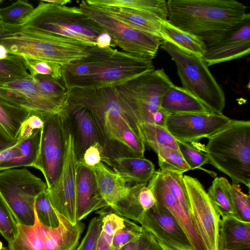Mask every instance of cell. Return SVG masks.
Wrapping results in <instances>:
<instances>
[{
  "label": "cell",
  "instance_id": "1",
  "mask_svg": "<svg viewBox=\"0 0 250 250\" xmlns=\"http://www.w3.org/2000/svg\"><path fill=\"white\" fill-rule=\"evenodd\" d=\"M154 69L152 60L92 45L87 57L62 66L61 81L67 90L95 89L114 86Z\"/></svg>",
  "mask_w": 250,
  "mask_h": 250
},
{
  "label": "cell",
  "instance_id": "2",
  "mask_svg": "<svg viewBox=\"0 0 250 250\" xmlns=\"http://www.w3.org/2000/svg\"><path fill=\"white\" fill-rule=\"evenodd\" d=\"M167 21L202 39L206 45L217 42L250 16L234 0H168Z\"/></svg>",
  "mask_w": 250,
  "mask_h": 250
},
{
  "label": "cell",
  "instance_id": "3",
  "mask_svg": "<svg viewBox=\"0 0 250 250\" xmlns=\"http://www.w3.org/2000/svg\"><path fill=\"white\" fill-rule=\"evenodd\" d=\"M0 44L9 54L64 66L88 56V43L0 20Z\"/></svg>",
  "mask_w": 250,
  "mask_h": 250
},
{
  "label": "cell",
  "instance_id": "4",
  "mask_svg": "<svg viewBox=\"0 0 250 250\" xmlns=\"http://www.w3.org/2000/svg\"><path fill=\"white\" fill-rule=\"evenodd\" d=\"M67 102L81 105L91 112L107 142L106 148L124 147L122 135L126 129L132 130L140 138L138 123L113 86L68 89Z\"/></svg>",
  "mask_w": 250,
  "mask_h": 250
},
{
  "label": "cell",
  "instance_id": "5",
  "mask_svg": "<svg viewBox=\"0 0 250 250\" xmlns=\"http://www.w3.org/2000/svg\"><path fill=\"white\" fill-rule=\"evenodd\" d=\"M205 148L208 163L230 178L250 186V121L232 120L209 138Z\"/></svg>",
  "mask_w": 250,
  "mask_h": 250
},
{
  "label": "cell",
  "instance_id": "6",
  "mask_svg": "<svg viewBox=\"0 0 250 250\" xmlns=\"http://www.w3.org/2000/svg\"><path fill=\"white\" fill-rule=\"evenodd\" d=\"M21 25L41 32L62 36L96 45L104 31L85 16L79 7L60 6L44 0L21 20Z\"/></svg>",
  "mask_w": 250,
  "mask_h": 250
},
{
  "label": "cell",
  "instance_id": "7",
  "mask_svg": "<svg viewBox=\"0 0 250 250\" xmlns=\"http://www.w3.org/2000/svg\"><path fill=\"white\" fill-rule=\"evenodd\" d=\"M174 62L183 88L202 103L212 113L222 114L225 106L224 91L202 57L161 41L160 46Z\"/></svg>",
  "mask_w": 250,
  "mask_h": 250
},
{
  "label": "cell",
  "instance_id": "8",
  "mask_svg": "<svg viewBox=\"0 0 250 250\" xmlns=\"http://www.w3.org/2000/svg\"><path fill=\"white\" fill-rule=\"evenodd\" d=\"M173 84L164 69H154L114 86L138 124H152L162 98Z\"/></svg>",
  "mask_w": 250,
  "mask_h": 250
},
{
  "label": "cell",
  "instance_id": "9",
  "mask_svg": "<svg viewBox=\"0 0 250 250\" xmlns=\"http://www.w3.org/2000/svg\"><path fill=\"white\" fill-rule=\"evenodd\" d=\"M79 8L112 39V46L139 57L152 60L156 57L162 40L138 30L109 14L104 9L82 0Z\"/></svg>",
  "mask_w": 250,
  "mask_h": 250
},
{
  "label": "cell",
  "instance_id": "10",
  "mask_svg": "<svg viewBox=\"0 0 250 250\" xmlns=\"http://www.w3.org/2000/svg\"><path fill=\"white\" fill-rule=\"evenodd\" d=\"M35 210V209H34ZM58 213L60 225L51 228L42 223L35 211L33 226L18 224L15 239L8 243L10 250H76L85 225L81 221L73 224Z\"/></svg>",
  "mask_w": 250,
  "mask_h": 250
},
{
  "label": "cell",
  "instance_id": "11",
  "mask_svg": "<svg viewBox=\"0 0 250 250\" xmlns=\"http://www.w3.org/2000/svg\"><path fill=\"white\" fill-rule=\"evenodd\" d=\"M46 188V183L26 168L0 173V195L19 224L34 225L36 199Z\"/></svg>",
  "mask_w": 250,
  "mask_h": 250
},
{
  "label": "cell",
  "instance_id": "12",
  "mask_svg": "<svg viewBox=\"0 0 250 250\" xmlns=\"http://www.w3.org/2000/svg\"><path fill=\"white\" fill-rule=\"evenodd\" d=\"M64 106L42 118L39 152L32 167L42 172L47 188L59 179L63 167L69 133Z\"/></svg>",
  "mask_w": 250,
  "mask_h": 250
},
{
  "label": "cell",
  "instance_id": "13",
  "mask_svg": "<svg viewBox=\"0 0 250 250\" xmlns=\"http://www.w3.org/2000/svg\"><path fill=\"white\" fill-rule=\"evenodd\" d=\"M184 181L189 200V212L196 231L208 250H218L221 217L197 178L186 175Z\"/></svg>",
  "mask_w": 250,
  "mask_h": 250
},
{
  "label": "cell",
  "instance_id": "14",
  "mask_svg": "<svg viewBox=\"0 0 250 250\" xmlns=\"http://www.w3.org/2000/svg\"><path fill=\"white\" fill-rule=\"evenodd\" d=\"M78 162L73 137L69 130L62 172L57 181L46 188V191L55 210L73 224L77 222L76 188Z\"/></svg>",
  "mask_w": 250,
  "mask_h": 250
},
{
  "label": "cell",
  "instance_id": "15",
  "mask_svg": "<svg viewBox=\"0 0 250 250\" xmlns=\"http://www.w3.org/2000/svg\"><path fill=\"white\" fill-rule=\"evenodd\" d=\"M231 120L223 114L213 113L170 114L167 117L166 127L176 140L193 143L208 139Z\"/></svg>",
  "mask_w": 250,
  "mask_h": 250
},
{
  "label": "cell",
  "instance_id": "16",
  "mask_svg": "<svg viewBox=\"0 0 250 250\" xmlns=\"http://www.w3.org/2000/svg\"><path fill=\"white\" fill-rule=\"evenodd\" d=\"M0 98L43 118L57 112L62 105L42 95L33 79L0 83Z\"/></svg>",
  "mask_w": 250,
  "mask_h": 250
},
{
  "label": "cell",
  "instance_id": "17",
  "mask_svg": "<svg viewBox=\"0 0 250 250\" xmlns=\"http://www.w3.org/2000/svg\"><path fill=\"white\" fill-rule=\"evenodd\" d=\"M64 110L78 161L81 159L85 150L96 143L102 145L105 152L107 142L91 112L81 105L67 101Z\"/></svg>",
  "mask_w": 250,
  "mask_h": 250
},
{
  "label": "cell",
  "instance_id": "18",
  "mask_svg": "<svg viewBox=\"0 0 250 250\" xmlns=\"http://www.w3.org/2000/svg\"><path fill=\"white\" fill-rule=\"evenodd\" d=\"M139 223L159 241L178 250H192L181 226L163 205L156 202L144 213Z\"/></svg>",
  "mask_w": 250,
  "mask_h": 250
},
{
  "label": "cell",
  "instance_id": "19",
  "mask_svg": "<svg viewBox=\"0 0 250 250\" xmlns=\"http://www.w3.org/2000/svg\"><path fill=\"white\" fill-rule=\"evenodd\" d=\"M250 52V16L238 23L220 40L206 45L202 58L208 66L237 59Z\"/></svg>",
  "mask_w": 250,
  "mask_h": 250
},
{
  "label": "cell",
  "instance_id": "20",
  "mask_svg": "<svg viewBox=\"0 0 250 250\" xmlns=\"http://www.w3.org/2000/svg\"><path fill=\"white\" fill-rule=\"evenodd\" d=\"M147 187L153 194L156 202L165 207L178 221L187 235L192 250H208L196 231L189 212L170 192L159 169L155 171Z\"/></svg>",
  "mask_w": 250,
  "mask_h": 250
},
{
  "label": "cell",
  "instance_id": "21",
  "mask_svg": "<svg viewBox=\"0 0 250 250\" xmlns=\"http://www.w3.org/2000/svg\"><path fill=\"white\" fill-rule=\"evenodd\" d=\"M107 207L98 190L93 168L78 162L76 173V219L81 221L91 212Z\"/></svg>",
  "mask_w": 250,
  "mask_h": 250
},
{
  "label": "cell",
  "instance_id": "22",
  "mask_svg": "<svg viewBox=\"0 0 250 250\" xmlns=\"http://www.w3.org/2000/svg\"><path fill=\"white\" fill-rule=\"evenodd\" d=\"M100 194L107 206L122 216L131 183L103 162L93 168Z\"/></svg>",
  "mask_w": 250,
  "mask_h": 250
},
{
  "label": "cell",
  "instance_id": "23",
  "mask_svg": "<svg viewBox=\"0 0 250 250\" xmlns=\"http://www.w3.org/2000/svg\"><path fill=\"white\" fill-rule=\"evenodd\" d=\"M110 166L117 174L131 184H145L155 172L153 164L144 158L118 153L108 158Z\"/></svg>",
  "mask_w": 250,
  "mask_h": 250
},
{
  "label": "cell",
  "instance_id": "24",
  "mask_svg": "<svg viewBox=\"0 0 250 250\" xmlns=\"http://www.w3.org/2000/svg\"><path fill=\"white\" fill-rule=\"evenodd\" d=\"M32 114L0 98V146L8 148L15 145L23 124Z\"/></svg>",
  "mask_w": 250,
  "mask_h": 250
},
{
  "label": "cell",
  "instance_id": "25",
  "mask_svg": "<svg viewBox=\"0 0 250 250\" xmlns=\"http://www.w3.org/2000/svg\"><path fill=\"white\" fill-rule=\"evenodd\" d=\"M218 250H241L250 248V223L233 216L221 217L219 223Z\"/></svg>",
  "mask_w": 250,
  "mask_h": 250
},
{
  "label": "cell",
  "instance_id": "26",
  "mask_svg": "<svg viewBox=\"0 0 250 250\" xmlns=\"http://www.w3.org/2000/svg\"><path fill=\"white\" fill-rule=\"evenodd\" d=\"M161 107L169 115L212 113L189 92L173 83L165 93Z\"/></svg>",
  "mask_w": 250,
  "mask_h": 250
},
{
  "label": "cell",
  "instance_id": "27",
  "mask_svg": "<svg viewBox=\"0 0 250 250\" xmlns=\"http://www.w3.org/2000/svg\"><path fill=\"white\" fill-rule=\"evenodd\" d=\"M103 9L130 26L157 36L161 39L160 29L163 20L156 15L144 11L122 7Z\"/></svg>",
  "mask_w": 250,
  "mask_h": 250
},
{
  "label": "cell",
  "instance_id": "28",
  "mask_svg": "<svg viewBox=\"0 0 250 250\" xmlns=\"http://www.w3.org/2000/svg\"><path fill=\"white\" fill-rule=\"evenodd\" d=\"M160 37L162 41L171 42L194 55L202 57L206 52V45L201 38L178 28L167 20L162 22Z\"/></svg>",
  "mask_w": 250,
  "mask_h": 250
},
{
  "label": "cell",
  "instance_id": "29",
  "mask_svg": "<svg viewBox=\"0 0 250 250\" xmlns=\"http://www.w3.org/2000/svg\"><path fill=\"white\" fill-rule=\"evenodd\" d=\"M87 3L102 8L122 7L154 14L162 20H167V1L165 0H87Z\"/></svg>",
  "mask_w": 250,
  "mask_h": 250
},
{
  "label": "cell",
  "instance_id": "30",
  "mask_svg": "<svg viewBox=\"0 0 250 250\" xmlns=\"http://www.w3.org/2000/svg\"><path fill=\"white\" fill-rule=\"evenodd\" d=\"M42 128L34 130L29 136L19 137L16 143L17 157L5 167V170L21 167H32L36 161L40 149Z\"/></svg>",
  "mask_w": 250,
  "mask_h": 250
},
{
  "label": "cell",
  "instance_id": "31",
  "mask_svg": "<svg viewBox=\"0 0 250 250\" xmlns=\"http://www.w3.org/2000/svg\"><path fill=\"white\" fill-rule=\"evenodd\" d=\"M230 186L226 178L215 177L208 189V194L220 217L233 216Z\"/></svg>",
  "mask_w": 250,
  "mask_h": 250
},
{
  "label": "cell",
  "instance_id": "32",
  "mask_svg": "<svg viewBox=\"0 0 250 250\" xmlns=\"http://www.w3.org/2000/svg\"><path fill=\"white\" fill-rule=\"evenodd\" d=\"M140 138L155 152L159 146L179 150L176 139L166 127L149 123L139 125Z\"/></svg>",
  "mask_w": 250,
  "mask_h": 250
},
{
  "label": "cell",
  "instance_id": "33",
  "mask_svg": "<svg viewBox=\"0 0 250 250\" xmlns=\"http://www.w3.org/2000/svg\"><path fill=\"white\" fill-rule=\"evenodd\" d=\"M32 78L42 95L62 105L66 104L67 89L62 82L48 75H38Z\"/></svg>",
  "mask_w": 250,
  "mask_h": 250
},
{
  "label": "cell",
  "instance_id": "34",
  "mask_svg": "<svg viewBox=\"0 0 250 250\" xmlns=\"http://www.w3.org/2000/svg\"><path fill=\"white\" fill-rule=\"evenodd\" d=\"M31 79L21 57L9 54L7 58L0 60V83Z\"/></svg>",
  "mask_w": 250,
  "mask_h": 250
},
{
  "label": "cell",
  "instance_id": "35",
  "mask_svg": "<svg viewBox=\"0 0 250 250\" xmlns=\"http://www.w3.org/2000/svg\"><path fill=\"white\" fill-rule=\"evenodd\" d=\"M155 153L158 158L160 170L184 172L190 170L179 150L167 146H159Z\"/></svg>",
  "mask_w": 250,
  "mask_h": 250
},
{
  "label": "cell",
  "instance_id": "36",
  "mask_svg": "<svg viewBox=\"0 0 250 250\" xmlns=\"http://www.w3.org/2000/svg\"><path fill=\"white\" fill-rule=\"evenodd\" d=\"M160 171L170 192L182 207L189 212V200L183 173L169 170H160Z\"/></svg>",
  "mask_w": 250,
  "mask_h": 250
},
{
  "label": "cell",
  "instance_id": "37",
  "mask_svg": "<svg viewBox=\"0 0 250 250\" xmlns=\"http://www.w3.org/2000/svg\"><path fill=\"white\" fill-rule=\"evenodd\" d=\"M34 209L42 223L51 228L59 227L60 219L58 213L52 206L46 191L37 197Z\"/></svg>",
  "mask_w": 250,
  "mask_h": 250
},
{
  "label": "cell",
  "instance_id": "38",
  "mask_svg": "<svg viewBox=\"0 0 250 250\" xmlns=\"http://www.w3.org/2000/svg\"><path fill=\"white\" fill-rule=\"evenodd\" d=\"M230 194L233 216L236 219L250 223V197L244 193L239 184H231Z\"/></svg>",
  "mask_w": 250,
  "mask_h": 250
},
{
  "label": "cell",
  "instance_id": "39",
  "mask_svg": "<svg viewBox=\"0 0 250 250\" xmlns=\"http://www.w3.org/2000/svg\"><path fill=\"white\" fill-rule=\"evenodd\" d=\"M24 65L33 78L38 75H48L61 81L62 78V66L48 61L22 58Z\"/></svg>",
  "mask_w": 250,
  "mask_h": 250
},
{
  "label": "cell",
  "instance_id": "40",
  "mask_svg": "<svg viewBox=\"0 0 250 250\" xmlns=\"http://www.w3.org/2000/svg\"><path fill=\"white\" fill-rule=\"evenodd\" d=\"M0 232L8 243L15 239L18 233V223L0 195Z\"/></svg>",
  "mask_w": 250,
  "mask_h": 250
},
{
  "label": "cell",
  "instance_id": "41",
  "mask_svg": "<svg viewBox=\"0 0 250 250\" xmlns=\"http://www.w3.org/2000/svg\"><path fill=\"white\" fill-rule=\"evenodd\" d=\"M125 226L113 236L111 243L112 250H119L125 245L137 240L140 237L142 227L125 218Z\"/></svg>",
  "mask_w": 250,
  "mask_h": 250
},
{
  "label": "cell",
  "instance_id": "42",
  "mask_svg": "<svg viewBox=\"0 0 250 250\" xmlns=\"http://www.w3.org/2000/svg\"><path fill=\"white\" fill-rule=\"evenodd\" d=\"M34 9L32 4L18 0L9 6L0 8V20L8 23H19Z\"/></svg>",
  "mask_w": 250,
  "mask_h": 250
},
{
  "label": "cell",
  "instance_id": "43",
  "mask_svg": "<svg viewBox=\"0 0 250 250\" xmlns=\"http://www.w3.org/2000/svg\"><path fill=\"white\" fill-rule=\"evenodd\" d=\"M177 143L179 151L190 170L201 169L202 166L208 163V158L205 152H202L188 143L179 140H177Z\"/></svg>",
  "mask_w": 250,
  "mask_h": 250
},
{
  "label": "cell",
  "instance_id": "44",
  "mask_svg": "<svg viewBox=\"0 0 250 250\" xmlns=\"http://www.w3.org/2000/svg\"><path fill=\"white\" fill-rule=\"evenodd\" d=\"M97 213L102 215L101 231L111 238L125 226L124 217L111 211V209L108 211L106 207Z\"/></svg>",
  "mask_w": 250,
  "mask_h": 250
},
{
  "label": "cell",
  "instance_id": "45",
  "mask_svg": "<svg viewBox=\"0 0 250 250\" xmlns=\"http://www.w3.org/2000/svg\"><path fill=\"white\" fill-rule=\"evenodd\" d=\"M99 215L91 220L85 235L76 250H96L102 225V215Z\"/></svg>",
  "mask_w": 250,
  "mask_h": 250
},
{
  "label": "cell",
  "instance_id": "46",
  "mask_svg": "<svg viewBox=\"0 0 250 250\" xmlns=\"http://www.w3.org/2000/svg\"><path fill=\"white\" fill-rule=\"evenodd\" d=\"M122 145L131 155L144 157L145 144L132 130L126 129L123 132Z\"/></svg>",
  "mask_w": 250,
  "mask_h": 250
},
{
  "label": "cell",
  "instance_id": "47",
  "mask_svg": "<svg viewBox=\"0 0 250 250\" xmlns=\"http://www.w3.org/2000/svg\"><path fill=\"white\" fill-rule=\"evenodd\" d=\"M106 161L103 146L99 143H96L85 150L78 163L90 168H94L101 162L105 164Z\"/></svg>",
  "mask_w": 250,
  "mask_h": 250
},
{
  "label": "cell",
  "instance_id": "48",
  "mask_svg": "<svg viewBox=\"0 0 250 250\" xmlns=\"http://www.w3.org/2000/svg\"><path fill=\"white\" fill-rule=\"evenodd\" d=\"M136 250H164L156 238L150 232L142 227L141 234L137 241Z\"/></svg>",
  "mask_w": 250,
  "mask_h": 250
},
{
  "label": "cell",
  "instance_id": "49",
  "mask_svg": "<svg viewBox=\"0 0 250 250\" xmlns=\"http://www.w3.org/2000/svg\"><path fill=\"white\" fill-rule=\"evenodd\" d=\"M146 185L147 183L142 184L138 195L139 204L145 212L151 209L156 203L153 194Z\"/></svg>",
  "mask_w": 250,
  "mask_h": 250
},
{
  "label": "cell",
  "instance_id": "50",
  "mask_svg": "<svg viewBox=\"0 0 250 250\" xmlns=\"http://www.w3.org/2000/svg\"><path fill=\"white\" fill-rule=\"evenodd\" d=\"M112 238L101 231L97 241L96 250H112Z\"/></svg>",
  "mask_w": 250,
  "mask_h": 250
},
{
  "label": "cell",
  "instance_id": "51",
  "mask_svg": "<svg viewBox=\"0 0 250 250\" xmlns=\"http://www.w3.org/2000/svg\"><path fill=\"white\" fill-rule=\"evenodd\" d=\"M25 123L32 130L42 128L43 121L42 118L37 115L31 114L25 121Z\"/></svg>",
  "mask_w": 250,
  "mask_h": 250
},
{
  "label": "cell",
  "instance_id": "52",
  "mask_svg": "<svg viewBox=\"0 0 250 250\" xmlns=\"http://www.w3.org/2000/svg\"><path fill=\"white\" fill-rule=\"evenodd\" d=\"M96 45L100 48H106L112 46L111 37L108 33L104 32L98 36Z\"/></svg>",
  "mask_w": 250,
  "mask_h": 250
},
{
  "label": "cell",
  "instance_id": "53",
  "mask_svg": "<svg viewBox=\"0 0 250 250\" xmlns=\"http://www.w3.org/2000/svg\"><path fill=\"white\" fill-rule=\"evenodd\" d=\"M137 240L133 241L125 245L121 248L119 250H136Z\"/></svg>",
  "mask_w": 250,
  "mask_h": 250
},
{
  "label": "cell",
  "instance_id": "54",
  "mask_svg": "<svg viewBox=\"0 0 250 250\" xmlns=\"http://www.w3.org/2000/svg\"><path fill=\"white\" fill-rule=\"evenodd\" d=\"M9 54L6 47L2 44H0V60H3L7 58Z\"/></svg>",
  "mask_w": 250,
  "mask_h": 250
},
{
  "label": "cell",
  "instance_id": "55",
  "mask_svg": "<svg viewBox=\"0 0 250 250\" xmlns=\"http://www.w3.org/2000/svg\"><path fill=\"white\" fill-rule=\"evenodd\" d=\"M46 2L58 5L60 6H64L68 3L71 2L70 0H44Z\"/></svg>",
  "mask_w": 250,
  "mask_h": 250
},
{
  "label": "cell",
  "instance_id": "56",
  "mask_svg": "<svg viewBox=\"0 0 250 250\" xmlns=\"http://www.w3.org/2000/svg\"><path fill=\"white\" fill-rule=\"evenodd\" d=\"M164 250H180L166 245L157 240Z\"/></svg>",
  "mask_w": 250,
  "mask_h": 250
},
{
  "label": "cell",
  "instance_id": "57",
  "mask_svg": "<svg viewBox=\"0 0 250 250\" xmlns=\"http://www.w3.org/2000/svg\"><path fill=\"white\" fill-rule=\"evenodd\" d=\"M0 250H10L9 248L3 247L2 243L0 241Z\"/></svg>",
  "mask_w": 250,
  "mask_h": 250
},
{
  "label": "cell",
  "instance_id": "58",
  "mask_svg": "<svg viewBox=\"0 0 250 250\" xmlns=\"http://www.w3.org/2000/svg\"><path fill=\"white\" fill-rule=\"evenodd\" d=\"M6 148H7L4 147L0 146V151H2Z\"/></svg>",
  "mask_w": 250,
  "mask_h": 250
},
{
  "label": "cell",
  "instance_id": "59",
  "mask_svg": "<svg viewBox=\"0 0 250 250\" xmlns=\"http://www.w3.org/2000/svg\"><path fill=\"white\" fill-rule=\"evenodd\" d=\"M250 250V248L245 249H243V250Z\"/></svg>",
  "mask_w": 250,
  "mask_h": 250
},
{
  "label": "cell",
  "instance_id": "60",
  "mask_svg": "<svg viewBox=\"0 0 250 250\" xmlns=\"http://www.w3.org/2000/svg\"><path fill=\"white\" fill-rule=\"evenodd\" d=\"M2 1V0H0V3Z\"/></svg>",
  "mask_w": 250,
  "mask_h": 250
}]
</instances>
